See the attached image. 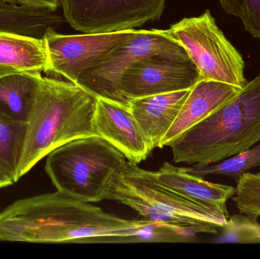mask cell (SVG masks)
<instances>
[{
    "label": "cell",
    "instance_id": "1",
    "mask_svg": "<svg viewBox=\"0 0 260 259\" xmlns=\"http://www.w3.org/2000/svg\"><path fill=\"white\" fill-rule=\"evenodd\" d=\"M182 233L148 219L121 218L61 192L21 199L0 212V242L180 243Z\"/></svg>",
    "mask_w": 260,
    "mask_h": 259
},
{
    "label": "cell",
    "instance_id": "2",
    "mask_svg": "<svg viewBox=\"0 0 260 259\" xmlns=\"http://www.w3.org/2000/svg\"><path fill=\"white\" fill-rule=\"evenodd\" d=\"M96 100L73 82L41 78L27 119L18 179L57 147L98 135L94 125Z\"/></svg>",
    "mask_w": 260,
    "mask_h": 259
},
{
    "label": "cell",
    "instance_id": "3",
    "mask_svg": "<svg viewBox=\"0 0 260 259\" xmlns=\"http://www.w3.org/2000/svg\"><path fill=\"white\" fill-rule=\"evenodd\" d=\"M259 141L260 74L168 146L174 162L202 167L245 152Z\"/></svg>",
    "mask_w": 260,
    "mask_h": 259
},
{
    "label": "cell",
    "instance_id": "4",
    "mask_svg": "<svg viewBox=\"0 0 260 259\" xmlns=\"http://www.w3.org/2000/svg\"><path fill=\"white\" fill-rule=\"evenodd\" d=\"M106 200L134 210L142 218L165 225L192 240L199 234H218L229 214L191 200L164 187L150 170L127 161L113 181Z\"/></svg>",
    "mask_w": 260,
    "mask_h": 259
},
{
    "label": "cell",
    "instance_id": "5",
    "mask_svg": "<svg viewBox=\"0 0 260 259\" xmlns=\"http://www.w3.org/2000/svg\"><path fill=\"white\" fill-rule=\"evenodd\" d=\"M127 161L112 144L94 135L73 140L50 152L45 171L57 191L95 203L106 199Z\"/></svg>",
    "mask_w": 260,
    "mask_h": 259
},
{
    "label": "cell",
    "instance_id": "6",
    "mask_svg": "<svg viewBox=\"0 0 260 259\" xmlns=\"http://www.w3.org/2000/svg\"><path fill=\"white\" fill-rule=\"evenodd\" d=\"M164 32L186 50L200 71L201 80L241 88L247 83L242 55L227 39L210 11L198 17L183 18Z\"/></svg>",
    "mask_w": 260,
    "mask_h": 259
},
{
    "label": "cell",
    "instance_id": "7",
    "mask_svg": "<svg viewBox=\"0 0 260 259\" xmlns=\"http://www.w3.org/2000/svg\"><path fill=\"white\" fill-rule=\"evenodd\" d=\"M159 55L188 54L164 30H137L132 38L98 58L82 71L76 85L97 98L129 107V102L120 90L123 76L134 64Z\"/></svg>",
    "mask_w": 260,
    "mask_h": 259
},
{
    "label": "cell",
    "instance_id": "8",
    "mask_svg": "<svg viewBox=\"0 0 260 259\" xmlns=\"http://www.w3.org/2000/svg\"><path fill=\"white\" fill-rule=\"evenodd\" d=\"M166 0H60L66 21L82 33L132 30L158 21Z\"/></svg>",
    "mask_w": 260,
    "mask_h": 259
},
{
    "label": "cell",
    "instance_id": "9",
    "mask_svg": "<svg viewBox=\"0 0 260 259\" xmlns=\"http://www.w3.org/2000/svg\"><path fill=\"white\" fill-rule=\"evenodd\" d=\"M200 80V71L188 55H159L134 64L123 76L120 90L129 102L191 89Z\"/></svg>",
    "mask_w": 260,
    "mask_h": 259
},
{
    "label": "cell",
    "instance_id": "10",
    "mask_svg": "<svg viewBox=\"0 0 260 259\" xmlns=\"http://www.w3.org/2000/svg\"><path fill=\"white\" fill-rule=\"evenodd\" d=\"M135 29L102 33L65 35L53 27L44 33L49 72L62 76L76 84L79 75L94 60L136 33Z\"/></svg>",
    "mask_w": 260,
    "mask_h": 259
},
{
    "label": "cell",
    "instance_id": "11",
    "mask_svg": "<svg viewBox=\"0 0 260 259\" xmlns=\"http://www.w3.org/2000/svg\"><path fill=\"white\" fill-rule=\"evenodd\" d=\"M94 125L98 135L120 151L133 164L145 161L152 152L128 106L97 98Z\"/></svg>",
    "mask_w": 260,
    "mask_h": 259
},
{
    "label": "cell",
    "instance_id": "12",
    "mask_svg": "<svg viewBox=\"0 0 260 259\" xmlns=\"http://www.w3.org/2000/svg\"><path fill=\"white\" fill-rule=\"evenodd\" d=\"M241 88L229 84L200 80L190 90L175 121L165 135L161 147L233 98Z\"/></svg>",
    "mask_w": 260,
    "mask_h": 259
},
{
    "label": "cell",
    "instance_id": "13",
    "mask_svg": "<svg viewBox=\"0 0 260 259\" xmlns=\"http://www.w3.org/2000/svg\"><path fill=\"white\" fill-rule=\"evenodd\" d=\"M191 89L130 100V111L148 139L151 151L157 147L161 149L162 141L175 121Z\"/></svg>",
    "mask_w": 260,
    "mask_h": 259
},
{
    "label": "cell",
    "instance_id": "14",
    "mask_svg": "<svg viewBox=\"0 0 260 259\" xmlns=\"http://www.w3.org/2000/svg\"><path fill=\"white\" fill-rule=\"evenodd\" d=\"M151 175L159 183L180 196L219 208L229 214L226 203L235 196L234 187L205 180L168 162L164 163L157 171H151Z\"/></svg>",
    "mask_w": 260,
    "mask_h": 259
},
{
    "label": "cell",
    "instance_id": "15",
    "mask_svg": "<svg viewBox=\"0 0 260 259\" xmlns=\"http://www.w3.org/2000/svg\"><path fill=\"white\" fill-rule=\"evenodd\" d=\"M0 66L19 71L49 72L44 38L0 31Z\"/></svg>",
    "mask_w": 260,
    "mask_h": 259
},
{
    "label": "cell",
    "instance_id": "16",
    "mask_svg": "<svg viewBox=\"0 0 260 259\" xmlns=\"http://www.w3.org/2000/svg\"><path fill=\"white\" fill-rule=\"evenodd\" d=\"M42 77L40 71H17L0 76V113L27 123L34 94Z\"/></svg>",
    "mask_w": 260,
    "mask_h": 259
},
{
    "label": "cell",
    "instance_id": "17",
    "mask_svg": "<svg viewBox=\"0 0 260 259\" xmlns=\"http://www.w3.org/2000/svg\"><path fill=\"white\" fill-rule=\"evenodd\" d=\"M59 21L54 12L0 0V31L43 38Z\"/></svg>",
    "mask_w": 260,
    "mask_h": 259
},
{
    "label": "cell",
    "instance_id": "18",
    "mask_svg": "<svg viewBox=\"0 0 260 259\" xmlns=\"http://www.w3.org/2000/svg\"><path fill=\"white\" fill-rule=\"evenodd\" d=\"M27 123L0 113V170L14 183L19 180L18 168L24 149Z\"/></svg>",
    "mask_w": 260,
    "mask_h": 259
},
{
    "label": "cell",
    "instance_id": "19",
    "mask_svg": "<svg viewBox=\"0 0 260 259\" xmlns=\"http://www.w3.org/2000/svg\"><path fill=\"white\" fill-rule=\"evenodd\" d=\"M260 166V144L245 152L206 167H183L188 173L204 177L219 175L235 178L237 181L250 169Z\"/></svg>",
    "mask_w": 260,
    "mask_h": 259
},
{
    "label": "cell",
    "instance_id": "20",
    "mask_svg": "<svg viewBox=\"0 0 260 259\" xmlns=\"http://www.w3.org/2000/svg\"><path fill=\"white\" fill-rule=\"evenodd\" d=\"M219 243H260V224L257 218L240 213L229 216L227 225L216 240Z\"/></svg>",
    "mask_w": 260,
    "mask_h": 259
},
{
    "label": "cell",
    "instance_id": "21",
    "mask_svg": "<svg viewBox=\"0 0 260 259\" xmlns=\"http://www.w3.org/2000/svg\"><path fill=\"white\" fill-rule=\"evenodd\" d=\"M240 213L257 218L260 216V173H245L237 181L232 198Z\"/></svg>",
    "mask_w": 260,
    "mask_h": 259
},
{
    "label": "cell",
    "instance_id": "22",
    "mask_svg": "<svg viewBox=\"0 0 260 259\" xmlns=\"http://www.w3.org/2000/svg\"><path fill=\"white\" fill-rule=\"evenodd\" d=\"M239 18L253 38H260V0H241Z\"/></svg>",
    "mask_w": 260,
    "mask_h": 259
},
{
    "label": "cell",
    "instance_id": "23",
    "mask_svg": "<svg viewBox=\"0 0 260 259\" xmlns=\"http://www.w3.org/2000/svg\"><path fill=\"white\" fill-rule=\"evenodd\" d=\"M9 3H16L19 6L34 9H44L55 12L60 6V0H6Z\"/></svg>",
    "mask_w": 260,
    "mask_h": 259
},
{
    "label": "cell",
    "instance_id": "24",
    "mask_svg": "<svg viewBox=\"0 0 260 259\" xmlns=\"http://www.w3.org/2000/svg\"><path fill=\"white\" fill-rule=\"evenodd\" d=\"M219 2L226 13L240 17L241 0H219Z\"/></svg>",
    "mask_w": 260,
    "mask_h": 259
},
{
    "label": "cell",
    "instance_id": "25",
    "mask_svg": "<svg viewBox=\"0 0 260 259\" xmlns=\"http://www.w3.org/2000/svg\"><path fill=\"white\" fill-rule=\"evenodd\" d=\"M12 184H14L13 181L0 170V189L9 187Z\"/></svg>",
    "mask_w": 260,
    "mask_h": 259
},
{
    "label": "cell",
    "instance_id": "26",
    "mask_svg": "<svg viewBox=\"0 0 260 259\" xmlns=\"http://www.w3.org/2000/svg\"><path fill=\"white\" fill-rule=\"evenodd\" d=\"M17 70L14 68H6V67L0 66V76H5V75L11 74V73L17 72Z\"/></svg>",
    "mask_w": 260,
    "mask_h": 259
}]
</instances>
